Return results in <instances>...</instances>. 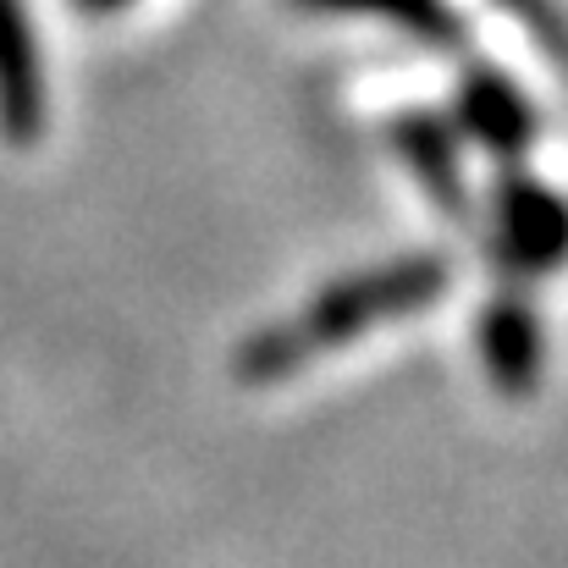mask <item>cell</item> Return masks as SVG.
<instances>
[{"label":"cell","instance_id":"277c9868","mask_svg":"<svg viewBox=\"0 0 568 568\" xmlns=\"http://www.w3.org/2000/svg\"><path fill=\"white\" fill-rule=\"evenodd\" d=\"M475 348H480V371L486 381L508 397L525 403L536 397V386L547 376V321L530 298V282H503L475 321Z\"/></svg>","mask_w":568,"mask_h":568},{"label":"cell","instance_id":"7a4b0ae2","mask_svg":"<svg viewBox=\"0 0 568 568\" xmlns=\"http://www.w3.org/2000/svg\"><path fill=\"white\" fill-rule=\"evenodd\" d=\"M486 226L497 271L514 282H541L568 265V193L525 161L497 166L486 193Z\"/></svg>","mask_w":568,"mask_h":568},{"label":"cell","instance_id":"ba28073f","mask_svg":"<svg viewBox=\"0 0 568 568\" xmlns=\"http://www.w3.org/2000/svg\"><path fill=\"white\" fill-rule=\"evenodd\" d=\"M503 17H514L558 67H568V17L558 11V0H497Z\"/></svg>","mask_w":568,"mask_h":568},{"label":"cell","instance_id":"5b68a950","mask_svg":"<svg viewBox=\"0 0 568 568\" xmlns=\"http://www.w3.org/2000/svg\"><path fill=\"white\" fill-rule=\"evenodd\" d=\"M386 150L397 155V166L414 178V189L425 193L447 221H464L475 193L464 172V133L453 128L447 111L430 105H403L386 116Z\"/></svg>","mask_w":568,"mask_h":568},{"label":"cell","instance_id":"3957f363","mask_svg":"<svg viewBox=\"0 0 568 568\" xmlns=\"http://www.w3.org/2000/svg\"><path fill=\"white\" fill-rule=\"evenodd\" d=\"M447 116L464 133V144H475L497 166L525 161L541 139V105L530 100V89L508 67H497L486 55H464V67L453 78Z\"/></svg>","mask_w":568,"mask_h":568},{"label":"cell","instance_id":"52a82bcc","mask_svg":"<svg viewBox=\"0 0 568 568\" xmlns=\"http://www.w3.org/2000/svg\"><path fill=\"white\" fill-rule=\"evenodd\" d=\"M293 6L321 11V17H371L436 55H464L469 44V22L453 0H293Z\"/></svg>","mask_w":568,"mask_h":568},{"label":"cell","instance_id":"8992f818","mask_svg":"<svg viewBox=\"0 0 568 568\" xmlns=\"http://www.w3.org/2000/svg\"><path fill=\"white\" fill-rule=\"evenodd\" d=\"M44 116H50V89H44L39 28L22 0H0V139L33 150L44 139Z\"/></svg>","mask_w":568,"mask_h":568},{"label":"cell","instance_id":"9c48e42d","mask_svg":"<svg viewBox=\"0 0 568 568\" xmlns=\"http://www.w3.org/2000/svg\"><path fill=\"white\" fill-rule=\"evenodd\" d=\"M78 11H89V17H116V11H128V6H139V0H72Z\"/></svg>","mask_w":568,"mask_h":568},{"label":"cell","instance_id":"6da1fadb","mask_svg":"<svg viewBox=\"0 0 568 568\" xmlns=\"http://www.w3.org/2000/svg\"><path fill=\"white\" fill-rule=\"evenodd\" d=\"M447 293H453V260L442 248H414V254L381 260L365 271H348V276L326 282L315 298H304V310L237 337L232 376L243 386H276L287 376H304L310 365L354 348L359 337H371L381 326L436 310Z\"/></svg>","mask_w":568,"mask_h":568}]
</instances>
